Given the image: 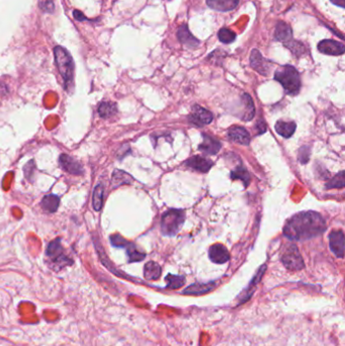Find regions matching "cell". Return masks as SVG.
Here are the masks:
<instances>
[{
	"label": "cell",
	"instance_id": "1",
	"mask_svg": "<svg viewBox=\"0 0 345 346\" xmlns=\"http://www.w3.org/2000/svg\"><path fill=\"white\" fill-rule=\"evenodd\" d=\"M326 223L316 212H302L291 217L284 228V235L289 240L304 241L324 233Z\"/></svg>",
	"mask_w": 345,
	"mask_h": 346
},
{
	"label": "cell",
	"instance_id": "2",
	"mask_svg": "<svg viewBox=\"0 0 345 346\" xmlns=\"http://www.w3.org/2000/svg\"><path fill=\"white\" fill-rule=\"evenodd\" d=\"M54 57L60 75L64 81V88L69 90L73 85L74 62L69 52L61 46L54 48Z\"/></svg>",
	"mask_w": 345,
	"mask_h": 346
},
{
	"label": "cell",
	"instance_id": "3",
	"mask_svg": "<svg viewBox=\"0 0 345 346\" xmlns=\"http://www.w3.org/2000/svg\"><path fill=\"white\" fill-rule=\"evenodd\" d=\"M275 79L283 85L288 94L295 95L301 89L300 74L293 66H281L275 73Z\"/></svg>",
	"mask_w": 345,
	"mask_h": 346
},
{
	"label": "cell",
	"instance_id": "4",
	"mask_svg": "<svg viewBox=\"0 0 345 346\" xmlns=\"http://www.w3.org/2000/svg\"><path fill=\"white\" fill-rule=\"evenodd\" d=\"M185 212L171 209L165 212L161 218V232L166 236L176 235L183 226Z\"/></svg>",
	"mask_w": 345,
	"mask_h": 346
},
{
	"label": "cell",
	"instance_id": "5",
	"mask_svg": "<svg viewBox=\"0 0 345 346\" xmlns=\"http://www.w3.org/2000/svg\"><path fill=\"white\" fill-rule=\"evenodd\" d=\"M282 262L288 270H301L305 267L303 258L295 245H289L282 256Z\"/></svg>",
	"mask_w": 345,
	"mask_h": 346
},
{
	"label": "cell",
	"instance_id": "6",
	"mask_svg": "<svg viewBox=\"0 0 345 346\" xmlns=\"http://www.w3.org/2000/svg\"><path fill=\"white\" fill-rule=\"evenodd\" d=\"M47 255L50 257L55 263L60 264L61 266L72 264V260L68 259L63 254V247L61 244V239L57 238L50 242L47 247Z\"/></svg>",
	"mask_w": 345,
	"mask_h": 346
},
{
	"label": "cell",
	"instance_id": "7",
	"mask_svg": "<svg viewBox=\"0 0 345 346\" xmlns=\"http://www.w3.org/2000/svg\"><path fill=\"white\" fill-rule=\"evenodd\" d=\"M188 120L196 127H202L212 122L213 115L210 111L200 106H194L191 109V114L188 115Z\"/></svg>",
	"mask_w": 345,
	"mask_h": 346
},
{
	"label": "cell",
	"instance_id": "8",
	"mask_svg": "<svg viewBox=\"0 0 345 346\" xmlns=\"http://www.w3.org/2000/svg\"><path fill=\"white\" fill-rule=\"evenodd\" d=\"M318 50L322 54L339 56L345 52V47L342 43L334 40H323L318 44Z\"/></svg>",
	"mask_w": 345,
	"mask_h": 346
},
{
	"label": "cell",
	"instance_id": "9",
	"mask_svg": "<svg viewBox=\"0 0 345 346\" xmlns=\"http://www.w3.org/2000/svg\"><path fill=\"white\" fill-rule=\"evenodd\" d=\"M250 65L251 67L256 70L261 75H268L270 67H272V63L269 61H267L266 59H264L262 57V55L260 54V52L256 49L251 52V56H250Z\"/></svg>",
	"mask_w": 345,
	"mask_h": 346
},
{
	"label": "cell",
	"instance_id": "10",
	"mask_svg": "<svg viewBox=\"0 0 345 346\" xmlns=\"http://www.w3.org/2000/svg\"><path fill=\"white\" fill-rule=\"evenodd\" d=\"M59 163L61 167L70 174L80 175L83 173V167L79 162L67 154H61L59 157Z\"/></svg>",
	"mask_w": 345,
	"mask_h": 346
},
{
	"label": "cell",
	"instance_id": "11",
	"mask_svg": "<svg viewBox=\"0 0 345 346\" xmlns=\"http://www.w3.org/2000/svg\"><path fill=\"white\" fill-rule=\"evenodd\" d=\"M210 259L218 264H223L230 259V254L228 249L222 244H214L209 249Z\"/></svg>",
	"mask_w": 345,
	"mask_h": 346
},
{
	"label": "cell",
	"instance_id": "12",
	"mask_svg": "<svg viewBox=\"0 0 345 346\" xmlns=\"http://www.w3.org/2000/svg\"><path fill=\"white\" fill-rule=\"evenodd\" d=\"M331 251L339 258L344 256V233L342 231H332L329 235Z\"/></svg>",
	"mask_w": 345,
	"mask_h": 346
},
{
	"label": "cell",
	"instance_id": "13",
	"mask_svg": "<svg viewBox=\"0 0 345 346\" xmlns=\"http://www.w3.org/2000/svg\"><path fill=\"white\" fill-rule=\"evenodd\" d=\"M228 137L231 141L247 146L250 143V135L244 128L239 126H234L229 129L228 131Z\"/></svg>",
	"mask_w": 345,
	"mask_h": 346
},
{
	"label": "cell",
	"instance_id": "14",
	"mask_svg": "<svg viewBox=\"0 0 345 346\" xmlns=\"http://www.w3.org/2000/svg\"><path fill=\"white\" fill-rule=\"evenodd\" d=\"M221 147H222V144L219 140L211 136L204 135V140L202 144L199 145V150L209 155H215L220 151Z\"/></svg>",
	"mask_w": 345,
	"mask_h": 346
},
{
	"label": "cell",
	"instance_id": "15",
	"mask_svg": "<svg viewBox=\"0 0 345 346\" xmlns=\"http://www.w3.org/2000/svg\"><path fill=\"white\" fill-rule=\"evenodd\" d=\"M177 38L179 42L187 48H196L200 45V41L191 35L186 24H182L178 29Z\"/></svg>",
	"mask_w": 345,
	"mask_h": 346
},
{
	"label": "cell",
	"instance_id": "16",
	"mask_svg": "<svg viewBox=\"0 0 345 346\" xmlns=\"http://www.w3.org/2000/svg\"><path fill=\"white\" fill-rule=\"evenodd\" d=\"M206 1L209 7L222 12L234 9L239 3V0H206Z\"/></svg>",
	"mask_w": 345,
	"mask_h": 346
},
{
	"label": "cell",
	"instance_id": "17",
	"mask_svg": "<svg viewBox=\"0 0 345 346\" xmlns=\"http://www.w3.org/2000/svg\"><path fill=\"white\" fill-rule=\"evenodd\" d=\"M186 166H188L196 171L207 173L212 168L213 162L210 159L204 158L202 156H193L189 160H187Z\"/></svg>",
	"mask_w": 345,
	"mask_h": 346
},
{
	"label": "cell",
	"instance_id": "18",
	"mask_svg": "<svg viewBox=\"0 0 345 346\" xmlns=\"http://www.w3.org/2000/svg\"><path fill=\"white\" fill-rule=\"evenodd\" d=\"M292 38V31L289 24L286 23L285 21H279L276 32H275V39L280 42H284L285 44L291 41Z\"/></svg>",
	"mask_w": 345,
	"mask_h": 346
},
{
	"label": "cell",
	"instance_id": "19",
	"mask_svg": "<svg viewBox=\"0 0 345 346\" xmlns=\"http://www.w3.org/2000/svg\"><path fill=\"white\" fill-rule=\"evenodd\" d=\"M297 125L291 120H278L276 123V131L284 138H289L293 135Z\"/></svg>",
	"mask_w": 345,
	"mask_h": 346
},
{
	"label": "cell",
	"instance_id": "20",
	"mask_svg": "<svg viewBox=\"0 0 345 346\" xmlns=\"http://www.w3.org/2000/svg\"><path fill=\"white\" fill-rule=\"evenodd\" d=\"M216 287L215 283H208V284H194L189 286L183 290V294H192V295H199V294H204L206 292L211 291L214 289Z\"/></svg>",
	"mask_w": 345,
	"mask_h": 346
},
{
	"label": "cell",
	"instance_id": "21",
	"mask_svg": "<svg viewBox=\"0 0 345 346\" xmlns=\"http://www.w3.org/2000/svg\"><path fill=\"white\" fill-rule=\"evenodd\" d=\"M161 267L154 261H149L145 264L144 277L148 281H157L161 277Z\"/></svg>",
	"mask_w": 345,
	"mask_h": 346
},
{
	"label": "cell",
	"instance_id": "22",
	"mask_svg": "<svg viewBox=\"0 0 345 346\" xmlns=\"http://www.w3.org/2000/svg\"><path fill=\"white\" fill-rule=\"evenodd\" d=\"M42 207L45 211L50 212V213H55L60 204V197L56 194H48L45 195L42 200Z\"/></svg>",
	"mask_w": 345,
	"mask_h": 346
},
{
	"label": "cell",
	"instance_id": "23",
	"mask_svg": "<svg viewBox=\"0 0 345 346\" xmlns=\"http://www.w3.org/2000/svg\"><path fill=\"white\" fill-rule=\"evenodd\" d=\"M133 177L130 174H128L127 172L118 169H115L114 171L112 176V182L114 187H117L121 184H130L133 182Z\"/></svg>",
	"mask_w": 345,
	"mask_h": 346
},
{
	"label": "cell",
	"instance_id": "24",
	"mask_svg": "<svg viewBox=\"0 0 345 346\" xmlns=\"http://www.w3.org/2000/svg\"><path fill=\"white\" fill-rule=\"evenodd\" d=\"M243 104H244V114L242 118L244 120H251L255 115V109L252 102V98L249 94H243Z\"/></svg>",
	"mask_w": 345,
	"mask_h": 346
},
{
	"label": "cell",
	"instance_id": "25",
	"mask_svg": "<svg viewBox=\"0 0 345 346\" xmlns=\"http://www.w3.org/2000/svg\"><path fill=\"white\" fill-rule=\"evenodd\" d=\"M104 195H105V188L102 184H97L94 188L93 195H92V206L95 211H101L104 205Z\"/></svg>",
	"mask_w": 345,
	"mask_h": 346
},
{
	"label": "cell",
	"instance_id": "26",
	"mask_svg": "<svg viewBox=\"0 0 345 346\" xmlns=\"http://www.w3.org/2000/svg\"><path fill=\"white\" fill-rule=\"evenodd\" d=\"M125 248L127 250V254H128L130 262H139V261H142L146 257V254L144 252H141L137 248L136 245L131 243V242H129L126 245Z\"/></svg>",
	"mask_w": 345,
	"mask_h": 346
},
{
	"label": "cell",
	"instance_id": "27",
	"mask_svg": "<svg viewBox=\"0 0 345 346\" xmlns=\"http://www.w3.org/2000/svg\"><path fill=\"white\" fill-rule=\"evenodd\" d=\"M97 111L102 117L106 118V117H111V116L115 115L117 112V108H116V105L115 103L105 102L98 106Z\"/></svg>",
	"mask_w": 345,
	"mask_h": 346
},
{
	"label": "cell",
	"instance_id": "28",
	"mask_svg": "<svg viewBox=\"0 0 345 346\" xmlns=\"http://www.w3.org/2000/svg\"><path fill=\"white\" fill-rule=\"evenodd\" d=\"M231 178L233 180L235 179H240L241 181H243L244 183V186H248L249 182H250V175H249V172L246 170L244 167L240 166L238 168H236L235 170H233L231 172Z\"/></svg>",
	"mask_w": 345,
	"mask_h": 346
},
{
	"label": "cell",
	"instance_id": "29",
	"mask_svg": "<svg viewBox=\"0 0 345 346\" xmlns=\"http://www.w3.org/2000/svg\"><path fill=\"white\" fill-rule=\"evenodd\" d=\"M165 281L167 283V288L169 289H177L180 288L184 283L185 279L182 276H173V275H168L165 278Z\"/></svg>",
	"mask_w": 345,
	"mask_h": 346
},
{
	"label": "cell",
	"instance_id": "30",
	"mask_svg": "<svg viewBox=\"0 0 345 346\" xmlns=\"http://www.w3.org/2000/svg\"><path fill=\"white\" fill-rule=\"evenodd\" d=\"M218 38L219 40L222 42V43H224V44H231L235 41L236 39V34L234 32H232L231 30L229 29H221L218 33Z\"/></svg>",
	"mask_w": 345,
	"mask_h": 346
},
{
	"label": "cell",
	"instance_id": "31",
	"mask_svg": "<svg viewBox=\"0 0 345 346\" xmlns=\"http://www.w3.org/2000/svg\"><path fill=\"white\" fill-rule=\"evenodd\" d=\"M345 186V179H344V171L339 172L337 175H335L329 182L326 183V187L331 188H343Z\"/></svg>",
	"mask_w": 345,
	"mask_h": 346
},
{
	"label": "cell",
	"instance_id": "32",
	"mask_svg": "<svg viewBox=\"0 0 345 346\" xmlns=\"http://www.w3.org/2000/svg\"><path fill=\"white\" fill-rule=\"evenodd\" d=\"M285 45H286V47H288L289 49V50L295 56L299 57L300 55L305 53V46L302 43H300V42H293V41L291 42V41H289V42L286 43Z\"/></svg>",
	"mask_w": 345,
	"mask_h": 346
},
{
	"label": "cell",
	"instance_id": "33",
	"mask_svg": "<svg viewBox=\"0 0 345 346\" xmlns=\"http://www.w3.org/2000/svg\"><path fill=\"white\" fill-rule=\"evenodd\" d=\"M111 243L115 247H119V248H125L126 245L129 243V241H127L125 238H122L120 235L115 234V235H112L111 236Z\"/></svg>",
	"mask_w": 345,
	"mask_h": 346
},
{
	"label": "cell",
	"instance_id": "34",
	"mask_svg": "<svg viewBox=\"0 0 345 346\" xmlns=\"http://www.w3.org/2000/svg\"><path fill=\"white\" fill-rule=\"evenodd\" d=\"M40 8L44 12H53L55 7L52 0H40Z\"/></svg>",
	"mask_w": 345,
	"mask_h": 346
},
{
	"label": "cell",
	"instance_id": "35",
	"mask_svg": "<svg viewBox=\"0 0 345 346\" xmlns=\"http://www.w3.org/2000/svg\"><path fill=\"white\" fill-rule=\"evenodd\" d=\"M36 169V165H35V161L31 160L27 163V165L24 166L23 170H24V175L30 180H32V175L34 174V170Z\"/></svg>",
	"mask_w": 345,
	"mask_h": 346
},
{
	"label": "cell",
	"instance_id": "36",
	"mask_svg": "<svg viewBox=\"0 0 345 346\" xmlns=\"http://www.w3.org/2000/svg\"><path fill=\"white\" fill-rule=\"evenodd\" d=\"M73 16H74V18H75L78 21L87 20V18L84 16V14L81 11H79V10H74L73 11Z\"/></svg>",
	"mask_w": 345,
	"mask_h": 346
},
{
	"label": "cell",
	"instance_id": "37",
	"mask_svg": "<svg viewBox=\"0 0 345 346\" xmlns=\"http://www.w3.org/2000/svg\"><path fill=\"white\" fill-rule=\"evenodd\" d=\"M257 132L258 134H263L266 131V125L263 120H259L257 123Z\"/></svg>",
	"mask_w": 345,
	"mask_h": 346
},
{
	"label": "cell",
	"instance_id": "38",
	"mask_svg": "<svg viewBox=\"0 0 345 346\" xmlns=\"http://www.w3.org/2000/svg\"><path fill=\"white\" fill-rule=\"evenodd\" d=\"M330 1L341 8H345V0H330Z\"/></svg>",
	"mask_w": 345,
	"mask_h": 346
}]
</instances>
